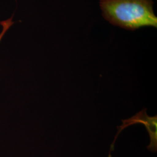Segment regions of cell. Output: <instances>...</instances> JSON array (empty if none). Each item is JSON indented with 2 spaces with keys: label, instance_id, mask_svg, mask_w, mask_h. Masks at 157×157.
Segmentation results:
<instances>
[{
  "label": "cell",
  "instance_id": "3957f363",
  "mask_svg": "<svg viewBox=\"0 0 157 157\" xmlns=\"http://www.w3.org/2000/svg\"><path fill=\"white\" fill-rule=\"evenodd\" d=\"M1 25H2L3 26V30L2 31V32L0 34V41L2 39L3 36L4 35V34L6 33V32L7 31V30L10 28V27L13 24V23L12 22L11 20H6V21H3L1 22Z\"/></svg>",
  "mask_w": 157,
  "mask_h": 157
},
{
  "label": "cell",
  "instance_id": "7a4b0ae2",
  "mask_svg": "<svg viewBox=\"0 0 157 157\" xmlns=\"http://www.w3.org/2000/svg\"><path fill=\"white\" fill-rule=\"evenodd\" d=\"M122 124L117 126L118 132L115 135L114 140L111 144V151L113 150L115 143L117 140L119 135L124 129L131 125L135 124H143L146 127L147 131L148 133L150 139V143L147 146V148L150 151L156 152L157 150V116L150 117L147 113V108L136 113L135 115L127 119L122 120Z\"/></svg>",
  "mask_w": 157,
  "mask_h": 157
},
{
  "label": "cell",
  "instance_id": "6da1fadb",
  "mask_svg": "<svg viewBox=\"0 0 157 157\" xmlns=\"http://www.w3.org/2000/svg\"><path fill=\"white\" fill-rule=\"evenodd\" d=\"M100 6L104 19L121 28L157 27L152 0H100Z\"/></svg>",
  "mask_w": 157,
  "mask_h": 157
}]
</instances>
